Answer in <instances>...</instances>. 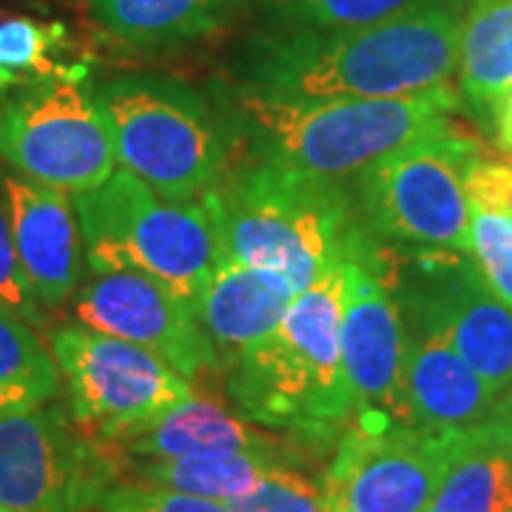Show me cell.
<instances>
[{"label":"cell","instance_id":"cell-33","mask_svg":"<svg viewBox=\"0 0 512 512\" xmlns=\"http://www.w3.org/2000/svg\"><path fill=\"white\" fill-rule=\"evenodd\" d=\"M256 3H265V0H256Z\"/></svg>","mask_w":512,"mask_h":512},{"label":"cell","instance_id":"cell-7","mask_svg":"<svg viewBox=\"0 0 512 512\" xmlns=\"http://www.w3.org/2000/svg\"><path fill=\"white\" fill-rule=\"evenodd\" d=\"M481 154L484 148L476 137L450 123L367 165L348 180L362 228L387 245L470 254L464 180Z\"/></svg>","mask_w":512,"mask_h":512},{"label":"cell","instance_id":"cell-22","mask_svg":"<svg viewBox=\"0 0 512 512\" xmlns=\"http://www.w3.org/2000/svg\"><path fill=\"white\" fill-rule=\"evenodd\" d=\"M282 464L254 453H214V456L185 458H134L131 476L168 490L200 495L211 501L231 504L239 495L251 493L254 484L271 467Z\"/></svg>","mask_w":512,"mask_h":512},{"label":"cell","instance_id":"cell-8","mask_svg":"<svg viewBox=\"0 0 512 512\" xmlns=\"http://www.w3.org/2000/svg\"><path fill=\"white\" fill-rule=\"evenodd\" d=\"M384 279L402 319L439 333L461 359L504 393L512 384V311L490 288L478 262L450 248L387 245Z\"/></svg>","mask_w":512,"mask_h":512},{"label":"cell","instance_id":"cell-12","mask_svg":"<svg viewBox=\"0 0 512 512\" xmlns=\"http://www.w3.org/2000/svg\"><path fill=\"white\" fill-rule=\"evenodd\" d=\"M342 305V365L353 399V427L410 424L404 396V336L399 302L384 279L382 242L362 222L350 231Z\"/></svg>","mask_w":512,"mask_h":512},{"label":"cell","instance_id":"cell-3","mask_svg":"<svg viewBox=\"0 0 512 512\" xmlns=\"http://www.w3.org/2000/svg\"><path fill=\"white\" fill-rule=\"evenodd\" d=\"M202 202L225 259L282 276L296 293L342 265L359 222L348 183L262 157L228 171Z\"/></svg>","mask_w":512,"mask_h":512},{"label":"cell","instance_id":"cell-20","mask_svg":"<svg viewBox=\"0 0 512 512\" xmlns=\"http://www.w3.org/2000/svg\"><path fill=\"white\" fill-rule=\"evenodd\" d=\"M458 80L464 100L490 109L512 86V0H467L461 23Z\"/></svg>","mask_w":512,"mask_h":512},{"label":"cell","instance_id":"cell-14","mask_svg":"<svg viewBox=\"0 0 512 512\" xmlns=\"http://www.w3.org/2000/svg\"><path fill=\"white\" fill-rule=\"evenodd\" d=\"M74 322L151 350L188 382L220 373L214 348L197 322L146 276L128 271L92 274L72 299Z\"/></svg>","mask_w":512,"mask_h":512},{"label":"cell","instance_id":"cell-16","mask_svg":"<svg viewBox=\"0 0 512 512\" xmlns=\"http://www.w3.org/2000/svg\"><path fill=\"white\" fill-rule=\"evenodd\" d=\"M404 396L410 424L430 433H467L487 424L498 390L439 333L402 319Z\"/></svg>","mask_w":512,"mask_h":512},{"label":"cell","instance_id":"cell-11","mask_svg":"<svg viewBox=\"0 0 512 512\" xmlns=\"http://www.w3.org/2000/svg\"><path fill=\"white\" fill-rule=\"evenodd\" d=\"M117 481L114 450L92 439L69 407L0 413V512H89Z\"/></svg>","mask_w":512,"mask_h":512},{"label":"cell","instance_id":"cell-13","mask_svg":"<svg viewBox=\"0 0 512 512\" xmlns=\"http://www.w3.org/2000/svg\"><path fill=\"white\" fill-rule=\"evenodd\" d=\"M461 436L413 424H350L322 478L325 512H427Z\"/></svg>","mask_w":512,"mask_h":512},{"label":"cell","instance_id":"cell-18","mask_svg":"<svg viewBox=\"0 0 512 512\" xmlns=\"http://www.w3.org/2000/svg\"><path fill=\"white\" fill-rule=\"evenodd\" d=\"M128 458H185L214 456V453H254L282 461L288 456L285 441L274 439L239 413L225 410L197 393L165 416L151 421L140 433L114 444Z\"/></svg>","mask_w":512,"mask_h":512},{"label":"cell","instance_id":"cell-2","mask_svg":"<svg viewBox=\"0 0 512 512\" xmlns=\"http://www.w3.org/2000/svg\"><path fill=\"white\" fill-rule=\"evenodd\" d=\"M342 305L339 265L299 293L279 328L239 356L225 373V387L242 419L311 444L342 439L353 421L342 365Z\"/></svg>","mask_w":512,"mask_h":512},{"label":"cell","instance_id":"cell-25","mask_svg":"<svg viewBox=\"0 0 512 512\" xmlns=\"http://www.w3.org/2000/svg\"><path fill=\"white\" fill-rule=\"evenodd\" d=\"M433 0H265L262 29L285 32H342L365 29L416 12Z\"/></svg>","mask_w":512,"mask_h":512},{"label":"cell","instance_id":"cell-6","mask_svg":"<svg viewBox=\"0 0 512 512\" xmlns=\"http://www.w3.org/2000/svg\"><path fill=\"white\" fill-rule=\"evenodd\" d=\"M117 165L168 200H202L228 174L231 131L183 80L126 74L92 89Z\"/></svg>","mask_w":512,"mask_h":512},{"label":"cell","instance_id":"cell-26","mask_svg":"<svg viewBox=\"0 0 512 512\" xmlns=\"http://www.w3.org/2000/svg\"><path fill=\"white\" fill-rule=\"evenodd\" d=\"M470 256L512 311V214L470 211Z\"/></svg>","mask_w":512,"mask_h":512},{"label":"cell","instance_id":"cell-10","mask_svg":"<svg viewBox=\"0 0 512 512\" xmlns=\"http://www.w3.org/2000/svg\"><path fill=\"white\" fill-rule=\"evenodd\" d=\"M86 77H52L0 97V160L63 194L106 183L117 171L109 126Z\"/></svg>","mask_w":512,"mask_h":512},{"label":"cell","instance_id":"cell-5","mask_svg":"<svg viewBox=\"0 0 512 512\" xmlns=\"http://www.w3.org/2000/svg\"><path fill=\"white\" fill-rule=\"evenodd\" d=\"M456 109L458 94L450 86L404 97L322 103H276L239 92L237 128L248 131L262 160L348 183L390 151L450 126Z\"/></svg>","mask_w":512,"mask_h":512},{"label":"cell","instance_id":"cell-21","mask_svg":"<svg viewBox=\"0 0 512 512\" xmlns=\"http://www.w3.org/2000/svg\"><path fill=\"white\" fill-rule=\"evenodd\" d=\"M427 512H512V453L484 424L461 436Z\"/></svg>","mask_w":512,"mask_h":512},{"label":"cell","instance_id":"cell-23","mask_svg":"<svg viewBox=\"0 0 512 512\" xmlns=\"http://www.w3.org/2000/svg\"><path fill=\"white\" fill-rule=\"evenodd\" d=\"M60 370L35 325L0 302V413L32 410L55 402Z\"/></svg>","mask_w":512,"mask_h":512},{"label":"cell","instance_id":"cell-24","mask_svg":"<svg viewBox=\"0 0 512 512\" xmlns=\"http://www.w3.org/2000/svg\"><path fill=\"white\" fill-rule=\"evenodd\" d=\"M69 29L57 20L0 18V92L52 77H86V69L60 63Z\"/></svg>","mask_w":512,"mask_h":512},{"label":"cell","instance_id":"cell-27","mask_svg":"<svg viewBox=\"0 0 512 512\" xmlns=\"http://www.w3.org/2000/svg\"><path fill=\"white\" fill-rule=\"evenodd\" d=\"M228 507L234 512H325V498L322 484L276 464L256 481L251 493L234 498Z\"/></svg>","mask_w":512,"mask_h":512},{"label":"cell","instance_id":"cell-32","mask_svg":"<svg viewBox=\"0 0 512 512\" xmlns=\"http://www.w3.org/2000/svg\"><path fill=\"white\" fill-rule=\"evenodd\" d=\"M484 427L490 430V436H493L507 453H512V384L498 396L493 416H490V421H487Z\"/></svg>","mask_w":512,"mask_h":512},{"label":"cell","instance_id":"cell-1","mask_svg":"<svg viewBox=\"0 0 512 512\" xmlns=\"http://www.w3.org/2000/svg\"><path fill=\"white\" fill-rule=\"evenodd\" d=\"M467 0L342 32L259 29L237 57L239 92L276 103L376 100L450 86Z\"/></svg>","mask_w":512,"mask_h":512},{"label":"cell","instance_id":"cell-29","mask_svg":"<svg viewBox=\"0 0 512 512\" xmlns=\"http://www.w3.org/2000/svg\"><path fill=\"white\" fill-rule=\"evenodd\" d=\"M0 302L20 313L29 325H35V328L43 325V308L35 302V293L20 268L12 225H9V208H6L3 194H0Z\"/></svg>","mask_w":512,"mask_h":512},{"label":"cell","instance_id":"cell-31","mask_svg":"<svg viewBox=\"0 0 512 512\" xmlns=\"http://www.w3.org/2000/svg\"><path fill=\"white\" fill-rule=\"evenodd\" d=\"M490 117H493L495 143L504 154H512V86L495 97L490 103Z\"/></svg>","mask_w":512,"mask_h":512},{"label":"cell","instance_id":"cell-30","mask_svg":"<svg viewBox=\"0 0 512 512\" xmlns=\"http://www.w3.org/2000/svg\"><path fill=\"white\" fill-rule=\"evenodd\" d=\"M467 200L470 211H498L512 214V163L493 160V157H476L467 168Z\"/></svg>","mask_w":512,"mask_h":512},{"label":"cell","instance_id":"cell-4","mask_svg":"<svg viewBox=\"0 0 512 512\" xmlns=\"http://www.w3.org/2000/svg\"><path fill=\"white\" fill-rule=\"evenodd\" d=\"M72 202L92 274L146 276L197 316L202 293L225 262L205 202L168 200L126 168L72 194Z\"/></svg>","mask_w":512,"mask_h":512},{"label":"cell","instance_id":"cell-9","mask_svg":"<svg viewBox=\"0 0 512 512\" xmlns=\"http://www.w3.org/2000/svg\"><path fill=\"white\" fill-rule=\"evenodd\" d=\"M49 350L66 382L74 421L106 447L194 396L191 382L151 350L80 322L52 330Z\"/></svg>","mask_w":512,"mask_h":512},{"label":"cell","instance_id":"cell-28","mask_svg":"<svg viewBox=\"0 0 512 512\" xmlns=\"http://www.w3.org/2000/svg\"><path fill=\"white\" fill-rule=\"evenodd\" d=\"M100 512H234L222 501L168 490L146 481H117L97 504Z\"/></svg>","mask_w":512,"mask_h":512},{"label":"cell","instance_id":"cell-15","mask_svg":"<svg viewBox=\"0 0 512 512\" xmlns=\"http://www.w3.org/2000/svg\"><path fill=\"white\" fill-rule=\"evenodd\" d=\"M3 200L9 208L20 268L35 293V302L43 311L63 308L80 288L86 265L72 194L20 174H6Z\"/></svg>","mask_w":512,"mask_h":512},{"label":"cell","instance_id":"cell-17","mask_svg":"<svg viewBox=\"0 0 512 512\" xmlns=\"http://www.w3.org/2000/svg\"><path fill=\"white\" fill-rule=\"evenodd\" d=\"M296 296L282 276L231 259L222 262L197 305V322L214 348L220 373H228L245 350L279 328Z\"/></svg>","mask_w":512,"mask_h":512},{"label":"cell","instance_id":"cell-19","mask_svg":"<svg viewBox=\"0 0 512 512\" xmlns=\"http://www.w3.org/2000/svg\"><path fill=\"white\" fill-rule=\"evenodd\" d=\"M245 0H89L94 23L131 49H174L222 32Z\"/></svg>","mask_w":512,"mask_h":512}]
</instances>
